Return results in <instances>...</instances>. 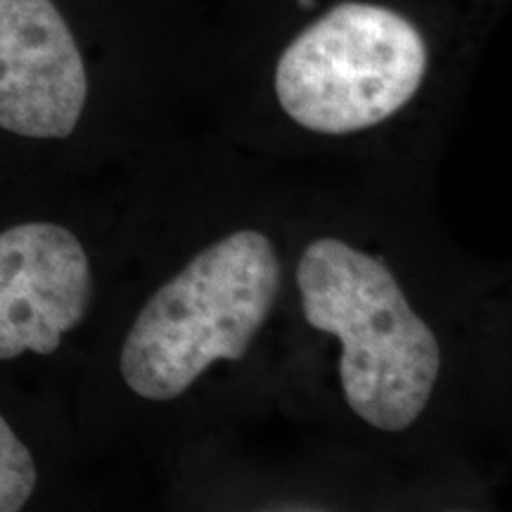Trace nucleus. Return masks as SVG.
<instances>
[{
	"label": "nucleus",
	"instance_id": "39448f33",
	"mask_svg": "<svg viewBox=\"0 0 512 512\" xmlns=\"http://www.w3.org/2000/svg\"><path fill=\"white\" fill-rule=\"evenodd\" d=\"M86 98V64L53 0H0V128L69 138Z\"/></svg>",
	"mask_w": 512,
	"mask_h": 512
},
{
	"label": "nucleus",
	"instance_id": "7ed1b4c3",
	"mask_svg": "<svg viewBox=\"0 0 512 512\" xmlns=\"http://www.w3.org/2000/svg\"><path fill=\"white\" fill-rule=\"evenodd\" d=\"M425 74L427 43L413 22L382 5L342 3L285 48L275 95L294 124L347 136L394 117Z\"/></svg>",
	"mask_w": 512,
	"mask_h": 512
},
{
	"label": "nucleus",
	"instance_id": "f03ea898",
	"mask_svg": "<svg viewBox=\"0 0 512 512\" xmlns=\"http://www.w3.org/2000/svg\"><path fill=\"white\" fill-rule=\"evenodd\" d=\"M280 290L273 242L238 230L200 252L143 306L121 347V377L147 401L181 396L214 361H240Z\"/></svg>",
	"mask_w": 512,
	"mask_h": 512
},
{
	"label": "nucleus",
	"instance_id": "20e7f679",
	"mask_svg": "<svg viewBox=\"0 0 512 512\" xmlns=\"http://www.w3.org/2000/svg\"><path fill=\"white\" fill-rule=\"evenodd\" d=\"M91 294V261L72 230L29 221L0 233V361L53 354Z\"/></svg>",
	"mask_w": 512,
	"mask_h": 512
},
{
	"label": "nucleus",
	"instance_id": "f257e3e1",
	"mask_svg": "<svg viewBox=\"0 0 512 512\" xmlns=\"http://www.w3.org/2000/svg\"><path fill=\"white\" fill-rule=\"evenodd\" d=\"M304 318L342 339L344 399L363 422L403 432L430 403L441 349L382 259L337 238L313 240L297 266Z\"/></svg>",
	"mask_w": 512,
	"mask_h": 512
},
{
	"label": "nucleus",
	"instance_id": "423d86ee",
	"mask_svg": "<svg viewBox=\"0 0 512 512\" xmlns=\"http://www.w3.org/2000/svg\"><path fill=\"white\" fill-rule=\"evenodd\" d=\"M38 475L34 456L0 415V512H17L34 496Z\"/></svg>",
	"mask_w": 512,
	"mask_h": 512
}]
</instances>
